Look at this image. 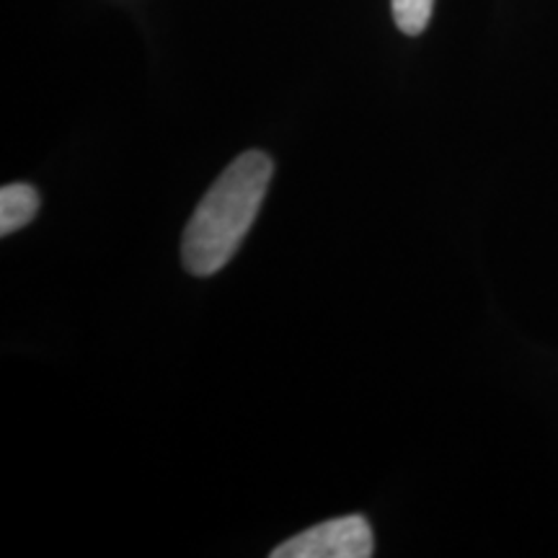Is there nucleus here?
I'll use <instances>...</instances> for the list:
<instances>
[{
  "label": "nucleus",
  "mask_w": 558,
  "mask_h": 558,
  "mask_svg": "<svg viewBox=\"0 0 558 558\" xmlns=\"http://www.w3.org/2000/svg\"><path fill=\"white\" fill-rule=\"evenodd\" d=\"M271 173L275 163L259 150L243 153L220 173L184 230L181 262L186 271L209 277L233 259L259 215Z\"/></svg>",
  "instance_id": "nucleus-1"
},
{
  "label": "nucleus",
  "mask_w": 558,
  "mask_h": 558,
  "mask_svg": "<svg viewBox=\"0 0 558 558\" xmlns=\"http://www.w3.org/2000/svg\"><path fill=\"white\" fill-rule=\"evenodd\" d=\"M375 541L373 527L362 514L326 520L295 538L279 543L271 558H369Z\"/></svg>",
  "instance_id": "nucleus-2"
},
{
  "label": "nucleus",
  "mask_w": 558,
  "mask_h": 558,
  "mask_svg": "<svg viewBox=\"0 0 558 558\" xmlns=\"http://www.w3.org/2000/svg\"><path fill=\"white\" fill-rule=\"evenodd\" d=\"M39 209V192L32 184H5L0 190V233L26 228Z\"/></svg>",
  "instance_id": "nucleus-3"
},
{
  "label": "nucleus",
  "mask_w": 558,
  "mask_h": 558,
  "mask_svg": "<svg viewBox=\"0 0 558 558\" xmlns=\"http://www.w3.org/2000/svg\"><path fill=\"white\" fill-rule=\"evenodd\" d=\"M390 5H393L396 26L409 37H416L427 29L435 0H390Z\"/></svg>",
  "instance_id": "nucleus-4"
}]
</instances>
